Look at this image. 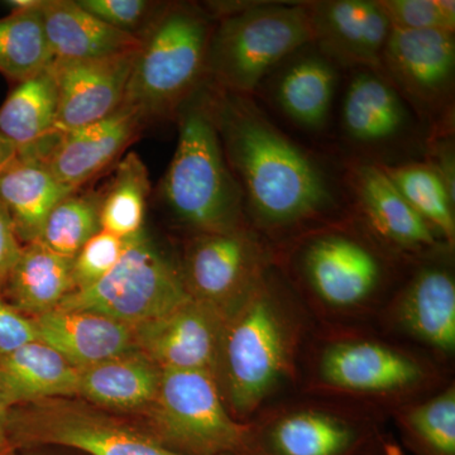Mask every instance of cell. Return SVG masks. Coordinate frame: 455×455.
<instances>
[{
    "instance_id": "obj_1",
    "label": "cell",
    "mask_w": 455,
    "mask_h": 455,
    "mask_svg": "<svg viewBox=\"0 0 455 455\" xmlns=\"http://www.w3.org/2000/svg\"><path fill=\"white\" fill-rule=\"evenodd\" d=\"M204 101L228 166L243 196L245 217L266 229H290L340 212L348 199L315 155L277 127L250 95L206 80Z\"/></svg>"
},
{
    "instance_id": "obj_2",
    "label": "cell",
    "mask_w": 455,
    "mask_h": 455,
    "mask_svg": "<svg viewBox=\"0 0 455 455\" xmlns=\"http://www.w3.org/2000/svg\"><path fill=\"white\" fill-rule=\"evenodd\" d=\"M215 20L193 3H164L147 29L122 106L143 122L167 119L208 80V53Z\"/></svg>"
},
{
    "instance_id": "obj_3",
    "label": "cell",
    "mask_w": 455,
    "mask_h": 455,
    "mask_svg": "<svg viewBox=\"0 0 455 455\" xmlns=\"http://www.w3.org/2000/svg\"><path fill=\"white\" fill-rule=\"evenodd\" d=\"M202 88L176 116L178 146L161 197L171 214L197 235L244 229L243 196L228 166Z\"/></svg>"
},
{
    "instance_id": "obj_4",
    "label": "cell",
    "mask_w": 455,
    "mask_h": 455,
    "mask_svg": "<svg viewBox=\"0 0 455 455\" xmlns=\"http://www.w3.org/2000/svg\"><path fill=\"white\" fill-rule=\"evenodd\" d=\"M215 25L208 82L252 97L278 65L313 44L305 2H245L211 5Z\"/></svg>"
},
{
    "instance_id": "obj_5",
    "label": "cell",
    "mask_w": 455,
    "mask_h": 455,
    "mask_svg": "<svg viewBox=\"0 0 455 455\" xmlns=\"http://www.w3.org/2000/svg\"><path fill=\"white\" fill-rule=\"evenodd\" d=\"M190 300L180 269L142 230L128 238L109 274L86 289L75 290L57 309L89 311L134 328Z\"/></svg>"
},
{
    "instance_id": "obj_6",
    "label": "cell",
    "mask_w": 455,
    "mask_h": 455,
    "mask_svg": "<svg viewBox=\"0 0 455 455\" xmlns=\"http://www.w3.org/2000/svg\"><path fill=\"white\" fill-rule=\"evenodd\" d=\"M50 398L9 410L12 448L56 445L89 455H184L86 401Z\"/></svg>"
},
{
    "instance_id": "obj_7",
    "label": "cell",
    "mask_w": 455,
    "mask_h": 455,
    "mask_svg": "<svg viewBox=\"0 0 455 455\" xmlns=\"http://www.w3.org/2000/svg\"><path fill=\"white\" fill-rule=\"evenodd\" d=\"M148 410L147 431L180 454L239 453L247 444L248 427L228 414L211 372L163 370Z\"/></svg>"
},
{
    "instance_id": "obj_8",
    "label": "cell",
    "mask_w": 455,
    "mask_h": 455,
    "mask_svg": "<svg viewBox=\"0 0 455 455\" xmlns=\"http://www.w3.org/2000/svg\"><path fill=\"white\" fill-rule=\"evenodd\" d=\"M239 309L224 324L220 361L230 403L248 414L276 385L286 363V344L274 304L259 283Z\"/></svg>"
},
{
    "instance_id": "obj_9",
    "label": "cell",
    "mask_w": 455,
    "mask_h": 455,
    "mask_svg": "<svg viewBox=\"0 0 455 455\" xmlns=\"http://www.w3.org/2000/svg\"><path fill=\"white\" fill-rule=\"evenodd\" d=\"M382 73L407 106L429 123V137L451 134L454 119V33L392 28L382 53Z\"/></svg>"
},
{
    "instance_id": "obj_10",
    "label": "cell",
    "mask_w": 455,
    "mask_h": 455,
    "mask_svg": "<svg viewBox=\"0 0 455 455\" xmlns=\"http://www.w3.org/2000/svg\"><path fill=\"white\" fill-rule=\"evenodd\" d=\"M263 252L245 229L202 233L191 242L180 269L194 300L220 309L259 283Z\"/></svg>"
},
{
    "instance_id": "obj_11",
    "label": "cell",
    "mask_w": 455,
    "mask_h": 455,
    "mask_svg": "<svg viewBox=\"0 0 455 455\" xmlns=\"http://www.w3.org/2000/svg\"><path fill=\"white\" fill-rule=\"evenodd\" d=\"M224 324L220 309L193 299L132 331L136 349L161 370L214 374Z\"/></svg>"
},
{
    "instance_id": "obj_12",
    "label": "cell",
    "mask_w": 455,
    "mask_h": 455,
    "mask_svg": "<svg viewBox=\"0 0 455 455\" xmlns=\"http://www.w3.org/2000/svg\"><path fill=\"white\" fill-rule=\"evenodd\" d=\"M140 50L99 59L53 60L60 134L101 121L122 107Z\"/></svg>"
},
{
    "instance_id": "obj_13",
    "label": "cell",
    "mask_w": 455,
    "mask_h": 455,
    "mask_svg": "<svg viewBox=\"0 0 455 455\" xmlns=\"http://www.w3.org/2000/svg\"><path fill=\"white\" fill-rule=\"evenodd\" d=\"M313 44L337 66L382 71L392 26L379 0L305 2Z\"/></svg>"
},
{
    "instance_id": "obj_14",
    "label": "cell",
    "mask_w": 455,
    "mask_h": 455,
    "mask_svg": "<svg viewBox=\"0 0 455 455\" xmlns=\"http://www.w3.org/2000/svg\"><path fill=\"white\" fill-rule=\"evenodd\" d=\"M341 130L350 143L379 152L411 139L415 119L400 92L382 71L357 68L340 110Z\"/></svg>"
},
{
    "instance_id": "obj_15",
    "label": "cell",
    "mask_w": 455,
    "mask_h": 455,
    "mask_svg": "<svg viewBox=\"0 0 455 455\" xmlns=\"http://www.w3.org/2000/svg\"><path fill=\"white\" fill-rule=\"evenodd\" d=\"M302 265L311 287L334 307L366 300L382 278L379 257L367 245L341 233L315 236L305 248Z\"/></svg>"
},
{
    "instance_id": "obj_16",
    "label": "cell",
    "mask_w": 455,
    "mask_h": 455,
    "mask_svg": "<svg viewBox=\"0 0 455 455\" xmlns=\"http://www.w3.org/2000/svg\"><path fill=\"white\" fill-rule=\"evenodd\" d=\"M348 199L377 235L397 247L423 250L436 244V233L403 199L379 164H347L343 175Z\"/></svg>"
},
{
    "instance_id": "obj_17",
    "label": "cell",
    "mask_w": 455,
    "mask_h": 455,
    "mask_svg": "<svg viewBox=\"0 0 455 455\" xmlns=\"http://www.w3.org/2000/svg\"><path fill=\"white\" fill-rule=\"evenodd\" d=\"M143 125L139 113L122 106L101 121L61 134L42 161L64 187L75 191L112 164Z\"/></svg>"
},
{
    "instance_id": "obj_18",
    "label": "cell",
    "mask_w": 455,
    "mask_h": 455,
    "mask_svg": "<svg viewBox=\"0 0 455 455\" xmlns=\"http://www.w3.org/2000/svg\"><path fill=\"white\" fill-rule=\"evenodd\" d=\"M32 319L38 340L79 371L136 349L131 326L99 314L55 309Z\"/></svg>"
},
{
    "instance_id": "obj_19",
    "label": "cell",
    "mask_w": 455,
    "mask_h": 455,
    "mask_svg": "<svg viewBox=\"0 0 455 455\" xmlns=\"http://www.w3.org/2000/svg\"><path fill=\"white\" fill-rule=\"evenodd\" d=\"M283 62L276 77L274 98L287 118L307 131L319 132L333 110L339 73L338 66L314 44Z\"/></svg>"
},
{
    "instance_id": "obj_20",
    "label": "cell",
    "mask_w": 455,
    "mask_h": 455,
    "mask_svg": "<svg viewBox=\"0 0 455 455\" xmlns=\"http://www.w3.org/2000/svg\"><path fill=\"white\" fill-rule=\"evenodd\" d=\"M0 136L20 158L44 160L61 134L57 131V88L50 66L17 84L0 107Z\"/></svg>"
},
{
    "instance_id": "obj_21",
    "label": "cell",
    "mask_w": 455,
    "mask_h": 455,
    "mask_svg": "<svg viewBox=\"0 0 455 455\" xmlns=\"http://www.w3.org/2000/svg\"><path fill=\"white\" fill-rule=\"evenodd\" d=\"M79 370L40 340L0 357V392L8 409L77 396Z\"/></svg>"
},
{
    "instance_id": "obj_22",
    "label": "cell",
    "mask_w": 455,
    "mask_h": 455,
    "mask_svg": "<svg viewBox=\"0 0 455 455\" xmlns=\"http://www.w3.org/2000/svg\"><path fill=\"white\" fill-rule=\"evenodd\" d=\"M40 12L53 60L99 59L140 50L142 44L73 0H44Z\"/></svg>"
},
{
    "instance_id": "obj_23",
    "label": "cell",
    "mask_w": 455,
    "mask_h": 455,
    "mask_svg": "<svg viewBox=\"0 0 455 455\" xmlns=\"http://www.w3.org/2000/svg\"><path fill=\"white\" fill-rule=\"evenodd\" d=\"M322 372L331 385L357 392L398 390L423 374L411 359L370 341L331 347L323 358Z\"/></svg>"
},
{
    "instance_id": "obj_24",
    "label": "cell",
    "mask_w": 455,
    "mask_h": 455,
    "mask_svg": "<svg viewBox=\"0 0 455 455\" xmlns=\"http://www.w3.org/2000/svg\"><path fill=\"white\" fill-rule=\"evenodd\" d=\"M73 193L42 160L16 157L0 170V202L23 245L38 241L50 212Z\"/></svg>"
},
{
    "instance_id": "obj_25",
    "label": "cell",
    "mask_w": 455,
    "mask_h": 455,
    "mask_svg": "<svg viewBox=\"0 0 455 455\" xmlns=\"http://www.w3.org/2000/svg\"><path fill=\"white\" fill-rule=\"evenodd\" d=\"M77 396L99 409H148L157 396L163 370L134 349L80 370Z\"/></svg>"
},
{
    "instance_id": "obj_26",
    "label": "cell",
    "mask_w": 455,
    "mask_h": 455,
    "mask_svg": "<svg viewBox=\"0 0 455 455\" xmlns=\"http://www.w3.org/2000/svg\"><path fill=\"white\" fill-rule=\"evenodd\" d=\"M2 289L5 300L25 315L49 313L75 291L73 259L52 252L38 241L25 244Z\"/></svg>"
},
{
    "instance_id": "obj_27",
    "label": "cell",
    "mask_w": 455,
    "mask_h": 455,
    "mask_svg": "<svg viewBox=\"0 0 455 455\" xmlns=\"http://www.w3.org/2000/svg\"><path fill=\"white\" fill-rule=\"evenodd\" d=\"M401 316L419 339L451 352L455 347L453 277L435 267L419 272L403 295Z\"/></svg>"
},
{
    "instance_id": "obj_28",
    "label": "cell",
    "mask_w": 455,
    "mask_h": 455,
    "mask_svg": "<svg viewBox=\"0 0 455 455\" xmlns=\"http://www.w3.org/2000/svg\"><path fill=\"white\" fill-rule=\"evenodd\" d=\"M149 190L151 184L145 163L136 152L125 155L116 164L106 193L100 196V229L121 238H131L142 232Z\"/></svg>"
},
{
    "instance_id": "obj_29",
    "label": "cell",
    "mask_w": 455,
    "mask_h": 455,
    "mask_svg": "<svg viewBox=\"0 0 455 455\" xmlns=\"http://www.w3.org/2000/svg\"><path fill=\"white\" fill-rule=\"evenodd\" d=\"M41 5L0 18V74L16 85L40 74L53 61Z\"/></svg>"
},
{
    "instance_id": "obj_30",
    "label": "cell",
    "mask_w": 455,
    "mask_h": 455,
    "mask_svg": "<svg viewBox=\"0 0 455 455\" xmlns=\"http://www.w3.org/2000/svg\"><path fill=\"white\" fill-rule=\"evenodd\" d=\"M379 164L431 229L453 244L455 196L439 173L427 163Z\"/></svg>"
},
{
    "instance_id": "obj_31",
    "label": "cell",
    "mask_w": 455,
    "mask_h": 455,
    "mask_svg": "<svg viewBox=\"0 0 455 455\" xmlns=\"http://www.w3.org/2000/svg\"><path fill=\"white\" fill-rule=\"evenodd\" d=\"M352 430L337 419L301 412L283 419L271 433L277 455H341L353 444Z\"/></svg>"
},
{
    "instance_id": "obj_32",
    "label": "cell",
    "mask_w": 455,
    "mask_h": 455,
    "mask_svg": "<svg viewBox=\"0 0 455 455\" xmlns=\"http://www.w3.org/2000/svg\"><path fill=\"white\" fill-rule=\"evenodd\" d=\"M100 196L71 194L50 212L38 242L57 254L74 259L100 230Z\"/></svg>"
},
{
    "instance_id": "obj_33",
    "label": "cell",
    "mask_w": 455,
    "mask_h": 455,
    "mask_svg": "<svg viewBox=\"0 0 455 455\" xmlns=\"http://www.w3.org/2000/svg\"><path fill=\"white\" fill-rule=\"evenodd\" d=\"M418 438L435 455H455V392L449 388L409 415Z\"/></svg>"
},
{
    "instance_id": "obj_34",
    "label": "cell",
    "mask_w": 455,
    "mask_h": 455,
    "mask_svg": "<svg viewBox=\"0 0 455 455\" xmlns=\"http://www.w3.org/2000/svg\"><path fill=\"white\" fill-rule=\"evenodd\" d=\"M392 28L405 31H455L453 0H379Z\"/></svg>"
},
{
    "instance_id": "obj_35",
    "label": "cell",
    "mask_w": 455,
    "mask_h": 455,
    "mask_svg": "<svg viewBox=\"0 0 455 455\" xmlns=\"http://www.w3.org/2000/svg\"><path fill=\"white\" fill-rule=\"evenodd\" d=\"M127 242L128 238L103 229L92 235L73 259L75 290L86 289L109 274L121 259Z\"/></svg>"
},
{
    "instance_id": "obj_36",
    "label": "cell",
    "mask_w": 455,
    "mask_h": 455,
    "mask_svg": "<svg viewBox=\"0 0 455 455\" xmlns=\"http://www.w3.org/2000/svg\"><path fill=\"white\" fill-rule=\"evenodd\" d=\"M80 7L128 35L142 38L164 3L148 0H76Z\"/></svg>"
},
{
    "instance_id": "obj_37",
    "label": "cell",
    "mask_w": 455,
    "mask_h": 455,
    "mask_svg": "<svg viewBox=\"0 0 455 455\" xmlns=\"http://www.w3.org/2000/svg\"><path fill=\"white\" fill-rule=\"evenodd\" d=\"M38 340L32 317L25 315L0 295V357Z\"/></svg>"
},
{
    "instance_id": "obj_38",
    "label": "cell",
    "mask_w": 455,
    "mask_h": 455,
    "mask_svg": "<svg viewBox=\"0 0 455 455\" xmlns=\"http://www.w3.org/2000/svg\"><path fill=\"white\" fill-rule=\"evenodd\" d=\"M22 250L23 244L18 239L13 223L0 202V290L20 259Z\"/></svg>"
},
{
    "instance_id": "obj_39",
    "label": "cell",
    "mask_w": 455,
    "mask_h": 455,
    "mask_svg": "<svg viewBox=\"0 0 455 455\" xmlns=\"http://www.w3.org/2000/svg\"><path fill=\"white\" fill-rule=\"evenodd\" d=\"M8 416L9 409L3 400L2 392H0V455H13L14 453L8 435Z\"/></svg>"
},
{
    "instance_id": "obj_40",
    "label": "cell",
    "mask_w": 455,
    "mask_h": 455,
    "mask_svg": "<svg viewBox=\"0 0 455 455\" xmlns=\"http://www.w3.org/2000/svg\"><path fill=\"white\" fill-rule=\"evenodd\" d=\"M17 157L16 149L7 140L0 136V169L13 161Z\"/></svg>"
},
{
    "instance_id": "obj_41",
    "label": "cell",
    "mask_w": 455,
    "mask_h": 455,
    "mask_svg": "<svg viewBox=\"0 0 455 455\" xmlns=\"http://www.w3.org/2000/svg\"><path fill=\"white\" fill-rule=\"evenodd\" d=\"M44 0H9L5 3L11 8V12L29 11L40 7Z\"/></svg>"
},
{
    "instance_id": "obj_42",
    "label": "cell",
    "mask_w": 455,
    "mask_h": 455,
    "mask_svg": "<svg viewBox=\"0 0 455 455\" xmlns=\"http://www.w3.org/2000/svg\"><path fill=\"white\" fill-rule=\"evenodd\" d=\"M28 455H41V454H28Z\"/></svg>"
},
{
    "instance_id": "obj_43",
    "label": "cell",
    "mask_w": 455,
    "mask_h": 455,
    "mask_svg": "<svg viewBox=\"0 0 455 455\" xmlns=\"http://www.w3.org/2000/svg\"><path fill=\"white\" fill-rule=\"evenodd\" d=\"M0 170H2V169H0Z\"/></svg>"
}]
</instances>
